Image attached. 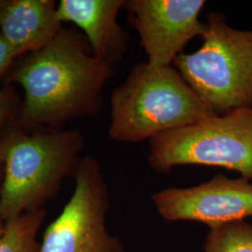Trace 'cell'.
<instances>
[{"label":"cell","mask_w":252,"mask_h":252,"mask_svg":"<svg viewBox=\"0 0 252 252\" xmlns=\"http://www.w3.org/2000/svg\"><path fill=\"white\" fill-rule=\"evenodd\" d=\"M84 148L85 138L78 129L29 134L10 126L0 139L3 220L9 222L54 198L63 180L73 176Z\"/></svg>","instance_id":"cell-3"},{"label":"cell","mask_w":252,"mask_h":252,"mask_svg":"<svg viewBox=\"0 0 252 252\" xmlns=\"http://www.w3.org/2000/svg\"><path fill=\"white\" fill-rule=\"evenodd\" d=\"M148 162L162 174L180 165H205L237 172L252 180V108L155 136L149 141Z\"/></svg>","instance_id":"cell-5"},{"label":"cell","mask_w":252,"mask_h":252,"mask_svg":"<svg viewBox=\"0 0 252 252\" xmlns=\"http://www.w3.org/2000/svg\"><path fill=\"white\" fill-rule=\"evenodd\" d=\"M22 101L14 85L0 87V139L10 126L16 125Z\"/></svg>","instance_id":"cell-13"},{"label":"cell","mask_w":252,"mask_h":252,"mask_svg":"<svg viewBox=\"0 0 252 252\" xmlns=\"http://www.w3.org/2000/svg\"><path fill=\"white\" fill-rule=\"evenodd\" d=\"M73 177L72 196L47 227L39 252H127L107 227L110 201L99 162L91 155L82 157Z\"/></svg>","instance_id":"cell-6"},{"label":"cell","mask_w":252,"mask_h":252,"mask_svg":"<svg viewBox=\"0 0 252 252\" xmlns=\"http://www.w3.org/2000/svg\"><path fill=\"white\" fill-rule=\"evenodd\" d=\"M17 59L14 48L0 34V82H3Z\"/></svg>","instance_id":"cell-14"},{"label":"cell","mask_w":252,"mask_h":252,"mask_svg":"<svg viewBox=\"0 0 252 252\" xmlns=\"http://www.w3.org/2000/svg\"><path fill=\"white\" fill-rule=\"evenodd\" d=\"M205 5L204 0H126L127 20L139 36L148 63L173 65L185 46L202 36L206 25L200 13Z\"/></svg>","instance_id":"cell-8"},{"label":"cell","mask_w":252,"mask_h":252,"mask_svg":"<svg viewBox=\"0 0 252 252\" xmlns=\"http://www.w3.org/2000/svg\"><path fill=\"white\" fill-rule=\"evenodd\" d=\"M217 114L174 65L135 64L110 95L112 140L136 143Z\"/></svg>","instance_id":"cell-2"},{"label":"cell","mask_w":252,"mask_h":252,"mask_svg":"<svg viewBox=\"0 0 252 252\" xmlns=\"http://www.w3.org/2000/svg\"><path fill=\"white\" fill-rule=\"evenodd\" d=\"M4 3H5V0H0V10L2 9V7L4 6Z\"/></svg>","instance_id":"cell-17"},{"label":"cell","mask_w":252,"mask_h":252,"mask_svg":"<svg viewBox=\"0 0 252 252\" xmlns=\"http://www.w3.org/2000/svg\"><path fill=\"white\" fill-rule=\"evenodd\" d=\"M3 178H4V164H3V162L0 161V191H1V188H2Z\"/></svg>","instance_id":"cell-16"},{"label":"cell","mask_w":252,"mask_h":252,"mask_svg":"<svg viewBox=\"0 0 252 252\" xmlns=\"http://www.w3.org/2000/svg\"><path fill=\"white\" fill-rule=\"evenodd\" d=\"M63 27L54 0H5L0 10V34L18 58L50 44Z\"/></svg>","instance_id":"cell-10"},{"label":"cell","mask_w":252,"mask_h":252,"mask_svg":"<svg viewBox=\"0 0 252 252\" xmlns=\"http://www.w3.org/2000/svg\"><path fill=\"white\" fill-rule=\"evenodd\" d=\"M205 25L202 46L173 65L217 115L252 108V30L235 29L215 10Z\"/></svg>","instance_id":"cell-4"},{"label":"cell","mask_w":252,"mask_h":252,"mask_svg":"<svg viewBox=\"0 0 252 252\" xmlns=\"http://www.w3.org/2000/svg\"><path fill=\"white\" fill-rule=\"evenodd\" d=\"M126 0H61L57 12L62 23H71L87 38L94 57L115 66L128 52L130 36L118 24Z\"/></svg>","instance_id":"cell-9"},{"label":"cell","mask_w":252,"mask_h":252,"mask_svg":"<svg viewBox=\"0 0 252 252\" xmlns=\"http://www.w3.org/2000/svg\"><path fill=\"white\" fill-rule=\"evenodd\" d=\"M203 252H252V224L235 220L209 228Z\"/></svg>","instance_id":"cell-12"},{"label":"cell","mask_w":252,"mask_h":252,"mask_svg":"<svg viewBox=\"0 0 252 252\" xmlns=\"http://www.w3.org/2000/svg\"><path fill=\"white\" fill-rule=\"evenodd\" d=\"M159 216L167 222L195 221L209 228L252 217V182L222 174L189 188H167L151 195Z\"/></svg>","instance_id":"cell-7"},{"label":"cell","mask_w":252,"mask_h":252,"mask_svg":"<svg viewBox=\"0 0 252 252\" xmlns=\"http://www.w3.org/2000/svg\"><path fill=\"white\" fill-rule=\"evenodd\" d=\"M45 208H37L7 222L0 240V252H39L36 236L45 220Z\"/></svg>","instance_id":"cell-11"},{"label":"cell","mask_w":252,"mask_h":252,"mask_svg":"<svg viewBox=\"0 0 252 252\" xmlns=\"http://www.w3.org/2000/svg\"><path fill=\"white\" fill-rule=\"evenodd\" d=\"M115 72L94 56L79 29L63 27L50 44L18 58L2 85L24 89L16 126L29 134L53 132L73 119L96 115Z\"/></svg>","instance_id":"cell-1"},{"label":"cell","mask_w":252,"mask_h":252,"mask_svg":"<svg viewBox=\"0 0 252 252\" xmlns=\"http://www.w3.org/2000/svg\"><path fill=\"white\" fill-rule=\"evenodd\" d=\"M6 226H7V222L3 220V218L0 215V240L2 239L3 235L5 234L6 231Z\"/></svg>","instance_id":"cell-15"}]
</instances>
